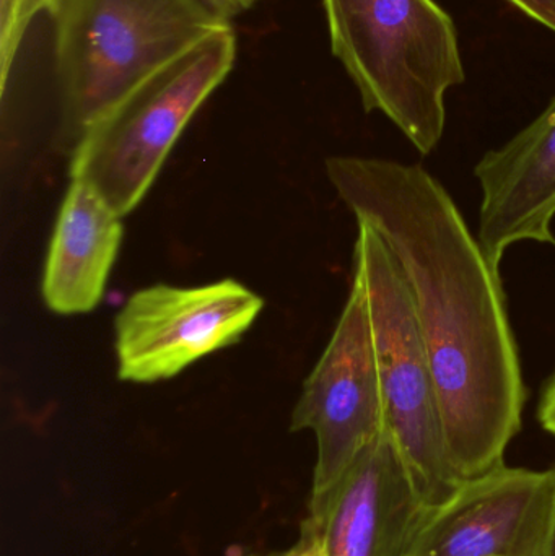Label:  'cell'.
<instances>
[{
  "label": "cell",
  "mask_w": 555,
  "mask_h": 556,
  "mask_svg": "<svg viewBox=\"0 0 555 556\" xmlns=\"http://www.w3.org/2000/svg\"><path fill=\"white\" fill-rule=\"evenodd\" d=\"M263 298L240 281L136 291L116 316L121 381H165L198 359L234 345L263 311Z\"/></svg>",
  "instance_id": "cell-7"
},
{
  "label": "cell",
  "mask_w": 555,
  "mask_h": 556,
  "mask_svg": "<svg viewBox=\"0 0 555 556\" xmlns=\"http://www.w3.org/2000/svg\"><path fill=\"white\" fill-rule=\"evenodd\" d=\"M538 418H540V424L543 425L544 430L550 431L555 437V372L553 378L547 381L546 388H544Z\"/></svg>",
  "instance_id": "cell-15"
},
{
  "label": "cell",
  "mask_w": 555,
  "mask_h": 556,
  "mask_svg": "<svg viewBox=\"0 0 555 556\" xmlns=\"http://www.w3.org/2000/svg\"><path fill=\"white\" fill-rule=\"evenodd\" d=\"M290 430H312L318 443L310 505L321 502L387 430L367 301L355 278L331 340L303 384Z\"/></svg>",
  "instance_id": "cell-6"
},
{
  "label": "cell",
  "mask_w": 555,
  "mask_h": 556,
  "mask_svg": "<svg viewBox=\"0 0 555 556\" xmlns=\"http://www.w3.org/2000/svg\"><path fill=\"white\" fill-rule=\"evenodd\" d=\"M482 189L478 241L494 269L524 241L555 244V98L501 149L476 165Z\"/></svg>",
  "instance_id": "cell-10"
},
{
  "label": "cell",
  "mask_w": 555,
  "mask_h": 556,
  "mask_svg": "<svg viewBox=\"0 0 555 556\" xmlns=\"http://www.w3.org/2000/svg\"><path fill=\"white\" fill-rule=\"evenodd\" d=\"M235 59L237 35L227 25L160 68L75 140L72 179L93 188L119 217L130 214Z\"/></svg>",
  "instance_id": "cell-4"
},
{
  "label": "cell",
  "mask_w": 555,
  "mask_h": 556,
  "mask_svg": "<svg viewBox=\"0 0 555 556\" xmlns=\"http://www.w3.org/2000/svg\"><path fill=\"white\" fill-rule=\"evenodd\" d=\"M332 54L361 93L422 155L445 130V97L465 81L452 16L433 0H323Z\"/></svg>",
  "instance_id": "cell-2"
},
{
  "label": "cell",
  "mask_w": 555,
  "mask_h": 556,
  "mask_svg": "<svg viewBox=\"0 0 555 556\" xmlns=\"http://www.w3.org/2000/svg\"><path fill=\"white\" fill-rule=\"evenodd\" d=\"M61 0H0V93H5L20 46L35 16H54Z\"/></svg>",
  "instance_id": "cell-12"
},
{
  "label": "cell",
  "mask_w": 555,
  "mask_h": 556,
  "mask_svg": "<svg viewBox=\"0 0 555 556\" xmlns=\"http://www.w3.org/2000/svg\"><path fill=\"white\" fill-rule=\"evenodd\" d=\"M508 2L555 31V0H508Z\"/></svg>",
  "instance_id": "cell-13"
},
{
  "label": "cell",
  "mask_w": 555,
  "mask_h": 556,
  "mask_svg": "<svg viewBox=\"0 0 555 556\" xmlns=\"http://www.w3.org/2000/svg\"><path fill=\"white\" fill-rule=\"evenodd\" d=\"M357 224L354 278L367 301L387 430L420 498L433 511L445 505L465 480L446 450L436 379L406 278L383 238L370 225Z\"/></svg>",
  "instance_id": "cell-5"
},
{
  "label": "cell",
  "mask_w": 555,
  "mask_h": 556,
  "mask_svg": "<svg viewBox=\"0 0 555 556\" xmlns=\"http://www.w3.org/2000/svg\"><path fill=\"white\" fill-rule=\"evenodd\" d=\"M430 509L384 430L331 492L310 505L325 556H407Z\"/></svg>",
  "instance_id": "cell-9"
},
{
  "label": "cell",
  "mask_w": 555,
  "mask_h": 556,
  "mask_svg": "<svg viewBox=\"0 0 555 556\" xmlns=\"http://www.w3.org/2000/svg\"><path fill=\"white\" fill-rule=\"evenodd\" d=\"M121 217L85 182L72 179L59 211L42 276L46 306L90 313L100 304L123 241Z\"/></svg>",
  "instance_id": "cell-11"
},
{
  "label": "cell",
  "mask_w": 555,
  "mask_h": 556,
  "mask_svg": "<svg viewBox=\"0 0 555 556\" xmlns=\"http://www.w3.org/2000/svg\"><path fill=\"white\" fill-rule=\"evenodd\" d=\"M218 15L224 16L225 20L231 22L235 16L248 12L253 9L261 0H205Z\"/></svg>",
  "instance_id": "cell-16"
},
{
  "label": "cell",
  "mask_w": 555,
  "mask_h": 556,
  "mask_svg": "<svg viewBox=\"0 0 555 556\" xmlns=\"http://www.w3.org/2000/svg\"><path fill=\"white\" fill-rule=\"evenodd\" d=\"M555 502V470L505 464L465 480L427 516L407 556H538Z\"/></svg>",
  "instance_id": "cell-8"
},
{
  "label": "cell",
  "mask_w": 555,
  "mask_h": 556,
  "mask_svg": "<svg viewBox=\"0 0 555 556\" xmlns=\"http://www.w3.org/2000/svg\"><path fill=\"white\" fill-rule=\"evenodd\" d=\"M54 64L75 140L134 88L231 22L205 0H61Z\"/></svg>",
  "instance_id": "cell-3"
},
{
  "label": "cell",
  "mask_w": 555,
  "mask_h": 556,
  "mask_svg": "<svg viewBox=\"0 0 555 556\" xmlns=\"http://www.w3.org/2000/svg\"><path fill=\"white\" fill-rule=\"evenodd\" d=\"M270 556H325V552H323L321 542H319L315 528L305 521L302 526V538H300L299 544L290 548L289 552Z\"/></svg>",
  "instance_id": "cell-14"
},
{
  "label": "cell",
  "mask_w": 555,
  "mask_h": 556,
  "mask_svg": "<svg viewBox=\"0 0 555 556\" xmlns=\"http://www.w3.org/2000/svg\"><path fill=\"white\" fill-rule=\"evenodd\" d=\"M332 188L396 257L436 379L450 460L463 480L504 464L527 388L501 270L446 189L420 165L326 160Z\"/></svg>",
  "instance_id": "cell-1"
},
{
  "label": "cell",
  "mask_w": 555,
  "mask_h": 556,
  "mask_svg": "<svg viewBox=\"0 0 555 556\" xmlns=\"http://www.w3.org/2000/svg\"><path fill=\"white\" fill-rule=\"evenodd\" d=\"M538 556H555V502L550 526H547L546 538H544L543 545H541Z\"/></svg>",
  "instance_id": "cell-17"
}]
</instances>
